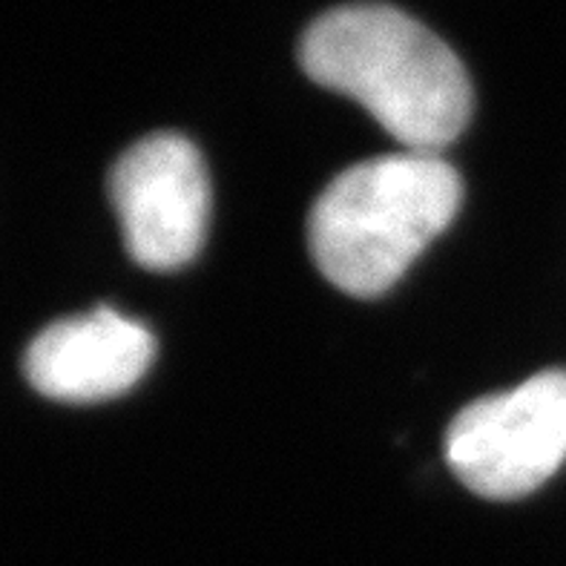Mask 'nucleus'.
Returning a JSON list of instances; mask_svg holds the SVG:
<instances>
[{
	"label": "nucleus",
	"mask_w": 566,
	"mask_h": 566,
	"mask_svg": "<svg viewBox=\"0 0 566 566\" xmlns=\"http://www.w3.org/2000/svg\"><path fill=\"white\" fill-rule=\"evenodd\" d=\"M153 357L156 339L147 325L95 308L43 328L23 354V374L43 397L98 402L136 386Z\"/></svg>",
	"instance_id": "5"
},
{
	"label": "nucleus",
	"mask_w": 566,
	"mask_h": 566,
	"mask_svg": "<svg viewBox=\"0 0 566 566\" xmlns=\"http://www.w3.org/2000/svg\"><path fill=\"white\" fill-rule=\"evenodd\" d=\"M308 78L374 115L411 153L440 156L467 129L472 84L431 29L386 3H352L316 18L302 35Z\"/></svg>",
	"instance_id": "1"
},
{
	"label": "nucleus",
	"mask_w": 566,
	"mask_h": 566,
	"mask_svg": "<svg viewBox=\"0 0 566 566\" xmlns=\"http://www.w3.org/2000/svg\"><path fill=\"white\" fill-rule=\"evenodd\" d=\"M460 199V176L440 156L402 150L354 165L311 208V256L345 294L380 296L452 224Z\"/></svg>",
	"instance_id": "2"
},
{
	"label": "nucleus",
	"mask_w": 566,
	"mask_h": 566,
	"mask_svg": "<svg viewBox=\"0 0 566 566\" xmlns=\"http://www.w3.org/2000/svg\"><path fill=\"white\" fill-rule=\"evenodd\" d=\"M446 460L489 501H517L544 486L566 460V371H541L469 402L446 431Z\"/></svg>",
	"instance_id": "3"
},
{
	"label": "nucleus",
	"mask_w": 566,
	"mask_h": 566,
	"mask_svg": "<svg viewBox=\"0 0 566 566\" xmlns=\"http://www.w3.org/2000/svg\"><path fill=\"white\" fill-rule=\"evenodd\" d=\"M109 201L129 256L150 271L185 268L208 237V167L176 133H153L122 153L109 170Z\"/></svg>",
	"instance_id": "4"
}]
</instances>
